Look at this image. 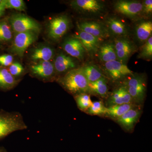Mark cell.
<instances>
[{
    "mask_svg": "<svg viewBox=\"0 0 152 152\" xmlns=\"http://www.w3.org/2000/svg\"><path fill=\"white\" fill-rule=\"evenodd\" d=\"M58 81L68 92L75 96L88 92L89 82L81 68L68 71Z\"/></svg>",
    "mask_w": 152,
    "mask_h": 152,
    "instance_id": "6da1fadb",
    "label": "cell"
},
{
    "mask_svg": "<svg viewBox=\"0 0 152 152\" xmlns=\"http://www.w3.org/2000/svg\"><path fill=\"white\" fill-rule=\"evenodd\" d=\"M27 128L23 116L19 112L0 110V140L14 132Z\"/></svg>",
    "mask_w": 152,
    "mask_h": 152,
    "instance_id": "7a4b0ae2",
    "label": "cell"
},
{
    "mask_svg": "<svg viewBox=\"0 0 152 152\" xmlns=\"http://www.w3.org/2000/svg\"><path fill=\"white\" fill-rule=\"evenodd\" d=\"M124 85L127 89L134 104L143 102L146 92L147 83L144 74H134L125 81Z\"/></svg>",
    "mask_w": 152,
    "mask_h": 152,
    "instance_id": "3957f363",
    "label": "cell"
},
{
    "mask_svg": "<svg viewBox=\"0 0 152 152\" xmlns=\"http://www.w3.org/2000/svg\"><path fill=\"white\" fill-rule=\"evenodd\" d=\"M14 32L18 33L32 31L37 34L40 31V25L31 18L23 15L17 14L11 17L10 20Z\"/></svg>",
    "mask_w": 152,
    "mask_h": 152,
    "instance_id": "277c9868",
    "label": "cell"
},
{
    "mask_svg": "<svg viewBox=\"0 0 152 152\" xmlns=\"http://www.w3.org/2000/svg\"><path fill=\"white\" fill-rule=\"evenodd\" d=\"M38 39V34L28 31L16 34L11 47V51L14 54L22 57L31 45Z\"/></svg>",
    "mask_w": 152,
    "mask_h": 152,
    "instance_id": "5b68a950",
    "label": "cell"
},
{
    "mask_svg": "<svg viewBox=\"0 0 152 152\" xmlns=\"http://www.w3.org/2000/svg\"><path fill=\"white\" fill-rule=\"evenodd\" d=\"M69 19L67 16L55 17L49 23L48 36L54 40H58L65 34L69 30Z\"/></svg>",
    "mask_w": 152,
    "mask_h": 152,
    "instance_id": "8992f818",
    "label": "cell"
},
{
    "mask_svg": "<svg viewBox=\"0 0 152 152\" xmlns=\"http://www.w3.org/2000/svg\"><path fill=\"white\" fill-rule=\"evenodd\" d=\"M70 5L75 10L86 15H98L104 12L103 2L98 0H74Z\"/></svg>",
    "mask_w": 152,
    "mask_h": 152,
    "instance_id": "52a82bcc",
    "label": "cell"
},
{
    "mask_svg": "<svg viewBox=\"0 0 152 152\" xmlns=\"http://www.w3.org/2000/svg\"><path fill=\"white\" fill-rule=\"evenodd\" d=\"M104 69L110 78L115 81L122 80L133 74L126 65L118 60L105 63Z\"/></svg>",
    "mask_w": 152,
    "mask_h": 152,
    "instance_id": "ba28073f",
    "label": "cell"
},
{
    "mask_svg": "<svg viewBox=\"0 0 152 152\" xmlns=\"http://www.w3.org/2000/svg\"><path fill=\"white\" fill-rule=\"evenodd\" d=\"M114 44L117 60L126 64L131 56L135 52V46L132 42L124 37L116 39Z\"/></svg>",
    "mask_w": 152,
    "mask_h": 152,
    "instance_id": "9c48e42d",
    "label": "cell"
},
{
    "mask_svg": "<svg viewBox=\"0 0 152 152\" xmlns=\"http://www.w3.org/2000/svg\"><path fill=\"white\" fill-rule=\"evenodd\" d=\"M114 8L118 13L133 18L142 14V4L138 1L120 0L115 3Z\"/></svg>",
    "mask_w": 152,
    "mask_h": 152,
    "instance_id": "30bf717a",
    "label": "cell"
},
{
    "mask_svg": "<svg viewBox=\"0 0 152 152\" xmlns=\"http://www.w3.org/2000/svg\"><path fill=\"white\" fill-rule=\"evenodd\" d=\"M31 73L41 80L49 81L54 76L55 69L53 64L50 61H40L30 67Z\"/></svg>",
    "mask_w": 152,
    "mask_h": 152,
    "instance_id": "8fae6325",
    "label": "cell"
},
{
    "mask_svg": "<svg viewBox=\"0 0 152 152\" xmlns=\"http://www.w3.org/2000/svg\"><path fill=\"white\" fill-rule=\"evenodd\" d=\"M77 26L80 31L100 39L107 37L109 36V33L107 27L99 22H83L78 24Z\"/></svg>",
    "mask_w": 152,
    "mask_h": 152,
    "instance_id": "7c38bea8",
    "label": "cell"
},
{
    "mask_svg": "<svg viewBox=\"0 0 152 152\" xmlns=\"http://www.w3.org/2000/svg\"><path fill=\"white\" fill-rule=\"evenodd\" d=\"M64 50L71 56L82 60L83 59L86 50L80 41L75 37L67 39L62 45Z\"/></svg>",
    "mask_w": 152,
    "mask_h": 152,
    "instance_id": "4fadbf2b",
    "label": "cell"
},
{
    "mask_svg": "<svg viewBox=\"0 0 152 152\" xmlns=\"http://www.w3.org/2000/svg\"><path fill=\"white\" fill-rule=\"evenodd\" d=\"M108 107L115 105L134 103L124 85L117 88L110 95L107 102Z\"/></svg>",
    "mask_w": 152,
    "mask_h": 152,
    "instance_id": "5bb4252c",
    "label": "cell"
},
{
    "mask_svg": "<svg viewBox=\"0 0 152 152\" xmlns=\"http://www.w3.org/2000/svg\"><path fill=\"white\" fill-rule=\"evenodd\" d=\"M74 37L80 40L86 50L89 53H94L97 51L99 48L100 38L81 31Z\"/></svg>",
    "mask_w": 152,
    "mask_h": 152,
    "instance_id": "9a60e30c",
    "label": "cell"
},
{
    "mask_svg": "<svg viewBox=\"0 0 152 152\" xmlns=\"http://www.w3.org/2000/svg\"><path fill=\"white\" fill-rule=\"evenodd\" d=\"M141 115L140 109H131L116 119L117 122L126 130L130 131L134 127Z\"/></svg>",
    "mask_w": 152,
    "mask_h": 152,
    "instance_id": "2e32d148",
    "label": "cell"
},
{
    "mask_svg": "<svg viewBox=\"0 0 152 152\" xmlns=\"http://www.w3.org/2000/svg\"><path fill=\"white\" fill-rule=\"evenodd\" d=\"M53 65L55 71L59 74L67 72L76 67L72 58L64 53H60L57 56Z\"/></svg>",
    "mask_w": 152,
    "mask_h": 152,
    "instance_id": "e0dca14e",
    "label": "cell"
},
{
    "mask_svg": "<svg viewBox=\"0 0 152 152\" xmlns=\"http://www.w3.org/2000/svg\"><path fill=\"white\" fill-rule=\"evenodd\" d=\"M107 29L109 33L121 37L126 35L129 32L127 26L116 18H110L107 21Z\"/></svg>",
    "mask_w": 152,
    "mask_h": 152,
    "instance_id": "ac0fdd59",
    "label": "cell"
},
{
    "mask_svg": "<svg viewBox=\"0 0 152 152\" xmlns=\"http://www.w3.org/2000/svg\"><path fill=\"white\" fill-rule=\"evenodd\" d=\"M19 80L12 75L8 70L0 67V90L7 91L15 88L19 83Z\"/></svg>",
    "mask_w": 152,
    "mask_h": 152,
    "instance_id": "d6986e66",
    "label": "cell"
},
{
    "mask_svg": "<svg viewBox=\"0 0 152 152\" xmlns=\"http://www.w3.org/2000/svg\"><path fill=\"white\" fill-rule=\"evenodd\" d=\"M152 23L150 20H144L139 23L135 28L136 37L140 42H146L152 36Z\"/></svg>",
    "mask_w": 152,
    "mask_h": 152,
    "instance_id": "ffe728a7",
    "label": "cell"
},
{
    "mask_svg": "<svg viewBox=\"0 0 152 152\" xmlns=\"http://www.w3.org/2000/svg\"><path fill=\"white\" fill-rule=\"evenodd\" d=\"M98 53L100 59L104 62L117 60L114 43L104 44L99 48Z\"/></svg>",
    "mask_w": 152,
    "mask_h": 152,
    "instance_id": "44dd1931",
    "label": "cell"
},
{
    "mask_svg": "<svg viewBox=\"0 0 152 152\" xmlns=\"http://www.w3.org/2000/svg\"><path fill=\"white\" fill-rule=\"evenodd\" d=\"M137 106L134 103L122 104L109 106L107 107L106 115L110 118L116 120L121 116L125 113L131 109L137 107Z\"/></svg>",
    "mask_w": 152,
    "mask_h": 152,
    "instance_id": "7402d4cb",
    "label": "cell"
},
{
    "mask_svg": "<svg viewBox=\"0 0 152 152\" xmlns=\"http://www.w3.org/2000/svg\"><path fill=\"white\" fill-rule=\"evenodd\" d=\"M88 92L104 97L108 94V87L107 79L103 77L99 80L89 83Z\"/></svg>",
    "mask_w": 152,
    "mask_h": 152,
    "instance_id": "603a6c76",
    "label": "cell"
},
{
    "mask_svg": "<svg viewBox=\"0 0 152 152\" xmlns=\"http://www.w3.org/2000/svg\"><path fill=\"white\" fill-rule=\"evenodd\" d=\"M54 56V50L50 47H39L34 50L31 56V59L35 61H50Z\"/></svg>",
    "mask_w": 152,
    "mask_h": 152,
    "instance_id": "cb8c5ba5",
    "label": "cell"
},
{
    "mask_svg": "<svg viewBox=\"0 0 152 152\" xmlns=\"http://www.w3.org/2000/svg\"><path fill=\"white\" fill-rule=\"evenodd\" d=\"M81 69L89 83L96 81L104 77L100 69L94 65H86Z\"/></svg>",
    "mask_w": 152,
    "mask_h": 152,
    "instance_id": "d4e9b609",
    "label": "cell"
},
{
    "mask_svg": "<svg viewBox=\"0 0 152 152\" xmlns=\"http://www.w3.org/2000/svg\"><path fill=\"white\" fill-rule=\"evenodd\" d=\"M75 100L78 107L83 111H87L92 104L91 97L86 93L76 95Z\"/></svg>",
    "mask_w": 152,
    "mask_h": 152,
    "instance_id": "484cf974",
    "label": "cell"
},
{
    "mask_svg": "<svg viewBox=\"0 0 152 152\" xmlns=\"http://www.w3.org/2000/svg\"><path fill=\"white\" fill-rule=\"evenodd\" d=\"M107 111V107L102 101L93 102L87 111L88 113L94 115H106Z\"/></svg>",
    "mask_w": 152,
    "mask_h": 152,
    "instance_id": "4316f807",
    "label": "cell"
},
{
    "mask_svg": "<svg viewBox=\"0 0 152 152\" xmlns=\"http://www.w3.org/2000/svg\"><path fill=\"white\" fill-rule=\"evenodd\" d=\"M12 37L10 27L7 22H0V41L8 42Z\"/></svg>",
    "mask_w": 152,
    "mask_h": 152,
    "instance_id": "83f0119b",
    "label": "cell"
},
{
    "mask_svg": "<svg viewBox=\"0 0 152 152\" xmlns=\"http://www.w3.org/2000/svg\"><path fill=\"white\" fill-rule=\"evenodd\" d=\"M138 58L143 59H151L152 57V37H150L142 47Z\"/></svg>",
    "mask_w": 152,
    "mask_h": 152,
    "instance_id": "f1b7e54d",
    "label": "cell"
},
{
    "mask_svg": "<svg viewBox=\"0 0 152 152\" xmlns=\"http://www.w3.org/2000/svg\"><path fill=\"white\" fill-rule=\"evenodd\" d=\"M6 9H15L17 10L25 11L26 6L23 0H5Z\"/></svg>",
    "mask_w": 152,
    "mask_h": 152,
    "instance_id": "f546056e",
    "label": "cell"
},
{
    "mask_svg": "<svg viewBox=\"0 0 152 152\" xmlns=\"http://www.w3.org/2000/svg\"><path fill=\"white\" fill-rule=\"evenodd\" d=\"M8 70L11 75L16 78V77L21 75L23 73L24 69L20 64L16 62L12 64L10 66Z\"/></svg>",
    "mask_w": 152,
    "mask_h": 152,
    "instance_id": "4dcf8cb0",
    "label": "cell"
},
{
    "mask_svg": "<svg viewBox=\"0 0 152 152\" xmlns=\"http://www.w3.org/2000/svg\"><path fill=\"white\" fill-rule=\"evenodd\" d=\"M142 13L145 15H150L152 12V0H145L142 2Z\"/></svg>",
    "mask_w": 152,
    "mask_h": 152,
    "instance_id": "1f68e13d",
    "label": "cell"
},
{
    "mask_svg": "<svg viewBox=\"0 0 152 152\" xmlns=\"http://www.w3.org/2000/svg\"><path fill=\"white\" fill-rule=\"evenodd\" d=\"M13 58L11 55L4 54L0 56V64L4 66H10L12 64Z\"/></svg>",
    "mask_w": 152,
    "mask_h": 152,
    "instance_id": "d6a6232c",
    "label": "cell"
},
{
    "mask_svg": "<svg viewBox=\"0 0 152 152\" xmlns=\"http://www.w3.org/2000/svg\"><path fill=\"white\" fill-rule=\"evenodd\" d=\"M5 2L4 4L0 5V17L2 15L6 9L5 6Z\"/></svg>",
    "mask_w": 152,
    "mask_h": 152,
    "instance_id": "836d02e7",
    "label": "cell"
},
{
    "mask_svg": "<svg viewBox=\"0 0 152 152\" xmlns=\"http://www.w3.org/2000/svg\"><path fill=\"white\" fill-rule=\"evenodd\" d=\"M0 152H8L5 148L3 146L0 147Z\"/></svg>",
    "mask_w": 152,
    "mask_h": 152,
    "instance_id": "e575fe53",
    "label": "cell"
},
{
    "mask_svg": "<svg viewBox=\"0 0 152 152\" xmlns=\"http://www.w3.org/2000/svg\"><path fill=\"white\" fill-rule=\"evenodd\" d=\"M5 2V0H0V5L3 4Z\"/></svg>",
    "mask_w": 152,
    "mask_h": 152,
    "instance_id": "d590c367",
    "label": "cell"
}]
</instances>
